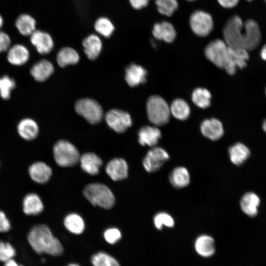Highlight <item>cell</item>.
Masks as SVG:
<instances>
[{
	"label": "cell",
	"instance_id": "cell-5",
	"mask_svg": "<svg viewBox=\"0 0 266 266\" xmlns=\"http://www.w3.org/2000/svg\"><path fill=\"white\" fill-rule=\"evenodd\" d=\"M53 156L56 163L62 167L72 166L80 160V154L76 147L65 140L58 141L53 148Z\"/></svg>",
	"mask_w": 266,
	"mask_h": 266
},
{
	"label": "cell",
	"instance_id": "cell-45",
	"mask_svg": "<svg viewBox=\"0 0 266 266\" xmlns=\"http://www.w3.org/2000/svg\"><path fill=\"white\" fill-rule=\"evenodd\" d=\"M260 56L264 61H266V44H265L261 48Z\"/></svg>",
	"mask_w": 266,
	"mask_h": 266
},
{
	"label": "cell",
	"instance_id": "cell-42",
	"mask_svg": "<svg viewBox=\"0 0 266 266\" xmlns=\"http://www.w3.org/2000/svg\"><path fill=\"white\" fill-rule=\"evenodd\" d=\"M11 228V225L5 213L0 211V232H8Z\"/></svg>",
	"mask_w": 266,
	"mask_h": 266
},
{
	"label": "cell",
	"instance_id": "cell-1",
	"mask_svg": "<svg viewBox=\"0 0 266 266\" xmlns=\"http://www.w3.org/2000/svg\"><path fill=\"white\" fill-rule=\"evenodd\" d=\"M224 41L230 47L248 51L256 48L261 40L259 25L249 19L245 23L238 15H233L226 23L223 30Z\"/></svg>",
	"mask_w": 266,
	"mask_h": 266
},
{
	"label": "cell",
	"instance_id": "cell-40",
	"mask_svg": "<svg viewBox=\"0 0 266 266\" xmlns=\"http://www.w3.org/2000/svg\"><path fill=\"white\" fill-rule=\"evenodd\" d=\"M16 252L13 247L8 242L0 241V261L6 262L15 256Z\"/></svg>",
	"mask_w": 266,
	"mask_h": 266
},
{
	"label": "cell",
	"instance_id": "cell-39",
	"mask_svg": "<svg viewBox=\"0 0 266 266\" xmlns=\"http://www.w3.org/2000/svg\"><path fill=\"white\" fill-rule=\"evenodd\" d=\"M103 237L105 241L110 245L118 243L122 237L121 231L116 227H109L103 233Z\"/></svg>",
	"mask_w": 266,
	"mask_h": 266
},
{
	"label": "cell",
	"instance_id": "cell-3",
	"mask_svg": "<svg viewBox=\"0 0 266 266\" xmlns=\"http://www.w3.org/2000/svg\"><path fill=\"white\" fill-rule=\"evenodd\" d=\"M85 197L94 206L104 209L112 208L115 203V197L110 189L100 183H92L83 190Z\"/></svg>",
	"mask_w": 266,
	"mask_h": 266
},
{
	"label": "cell",
	"instance_id": "cell-35",
	"mask_svg": "<svg viewBox=\"0 0 266 266\" xmlns=\"http://www.w3.org/2000/svg\"><path fill=\"white\" fill-rule=\"evenodd\" d=\"M155 3L158 12L166 16L173 15L179 6L177 0H156Z\"/></svg>",
	"mask_w": 266,
	"mask_h": 266
},
{
	"label": "cell",
	"instance_id": "cell-43",
	"mask_svg": "<svg viewBox=\"0 0 266 266\" xmlns=\"http://www.w3.org/2000/svg\"><path fill=\"white\" fill-rule=\"evenodd\" d=\"M131 6L135 9L139 10L146 7L149 0H129Z\"/></svg>",
	"mask_w": 266,
	"mask_h": 266
},
{
	"label": "cell",
	"instance_id": "cell-28",
	"mask_svg": "<svg viewBox=\"0 0 266 266\" xmlns=\"http://www.w3.org/2000/svg\"><path fill=\"white\" fill-rule=\"evenodd\" d=\"M229 153L231 162L236 166L243 164L250 154L248 147L241 143H237L230 147Z\"/></svg>",
	"mask_w": 266,
	"mask_h": 266
},
{
	"label": "cell",
	"instance_id": "cell-44",
	"mask_svg": "<svg viewBox=\"0 0 266 266\" xmlns=\"http://www.w3.org/2000/svg\"><path fill=\"white\" fill-rule=\"evenodd\" d=\"M239 0H217L219 5L225 8L230 9L236 6Z\"/></svg>",
	"mask_w": 266,
	"mask_h": 266
},
{
	"label": "cell",
	"instance_id": "cell-36",
	"mask_svg": "<svg viewBox=\"0 0 266 266\" xmlns=\"http://www.w3.org/2000/svg\"><path fill=\"white\" fill-rule=\"evenodd\" d=\"M94 27L99 33L105 37H110L114 31L113 24L106 17L99 18L96 21Z\"/></svg>",
	"mask_w": 266,
	"mask_h": 266
},
{
	"label": "cell",
	"instance_id": "cell-11",
	"mask_svg": "<svg viewBox=\"0 0 266 266\" xmlns=\"http://www.w3.org/2000/svg\"><path fill=\"white\" fill-rule=\"evenodd\" d=\"M167 152L161 147H154L146 154L143 160V166L149 172L158 170L168 160Z\"/></svg>",
	"mask_w": 266,
	"mask_h": 266
},
{
	"label": "cell",
	"instance_id": "cell-48",
	"mask_svg": "<svg viewBox=\"0 0 266 266\" xmlns=\"http://www.w3.org/2000/svg\"><path fill=\"white\" fill-rule=\"evenodd\" d=\"M66 266H81L77 263H71L68 264Z\"/></svg>",
	"mask_w": 266,
	"mask_h": 266
},
{
	"label": "cell",
	"instance_id": "cell-31",
	"mask_svg": "<svg viewBox=\"0 0 266 266\" xmlns=\"http://www.w3.org/2000/svg\"><path fill=\"white\" fill-rule=\"evenodd\" d=\"M79 60L78 53L70 47H64L60 50L57 56V61L61 67L77 63Z\"/></svg>",
	"mask_w": 266,
	"mask_h": 266
},
{
	"label": "cell",
	"instance_id": "cell-34",
	"mask_svg": "<svg viewBox=\"0 0 266 266\" xmlns=\"http://www.w3.org/2000/svg\"><path fill=\"white\" fill-rule=\"evenodd\" d=\"M211 98L210 93L205 88H196L192 95L193 102L201 108H206L210 106Z\"/></svg>",
	"mask_w": 266,
	"mask_h": 266
},
{
	"label": "cell",
	"instance_id": "cell-50",
	"mask_svg": "<svg viewBox=\"0 0 266 266\" xmlns=\"http://www.w3.org/2000/svg\"><path fill=\"white\" fill-rule=\"evenodd\" d=\"M186 0L189 1H193L196 0Z\"/></svg>",
	"mask_w": 266,
	"mask_h": 266
},
{
	"label": "cell",
	"instance_id": "cell-16",
	"mask_svg": "<svg viewBox=\"0 0 266 266\" xmlns=\"http://www.w3.org/2000/svg\"><path fill=\"white\" fill-rule=\"evenodd\" d=\"M28 172L31 178L39 184L46 183L52 175V169L46 164L42 162H36L29 167Z\"/></svg>",
	"mask_w": 266,
	"mask_h": 266
},
{
	"label": "cell",
	"instance_id": "cell-25",
	"mask_svg": "<svg viewBox=\"0 0 266 266\" xmlns=\"http://www.w3.org/2000/svg\"><path fill=\"white\" fill-rule=\"evenodd\" d=\"M82 44L84 52L89 59L94 60L98 58L102 49V42L98 35H88L83 40Z\"/></svg>",
	"mask_w": 266,
	"mask_h": 266
},
{
	"label": "cell",
	"instance_id": "cell-29",
	"mask_svg": "<svg viewBox=\"0 0 266 266\" xmlns=\"http://www.w3.org/2000/svg\"><path fill=\"white\" fill-rule=\"evenodd\" d=\"M169 181L175 188H181L186 187L190 181L188 170L182 166L175 168L170 174Z\"/></svg>",
	"mask_w": 266,
	"mask_h": 266
},
{
	"label": "cell",
	"instance_id": "cell-19",
	"mask_svg": "<svg viewBox=\"0 0 266 266\" xmlns=\"http://www.w3.org/2000/svg\"><path fill=\"white\" fill-rule=\"evenodd\" d=\"M194 247L197 253L203 257H211L215 252L214 240L207 234L199 236L195 240Z\"/></svg>",
	"mask_w": 266,
	"mask_h": 266
},
{
	"label": "cell",
	"instance_id": "cell-12",
	"mask_svg": "<svg viewBox=\"0 0 266 266\" xmlns=\"http://www.w3.org/2000/svg\"><path fill=\"white\" fill-rule=\"evenodd\" d=\"M30 41L41 54L49 53L53 49L54 42L51 35L46 32L35 30L30 35Z\"/></svg>",
	"mask_w": 266,
	"mask_h": 266
},
{
	"label": "cell",
	"instance_id": "cell-30",
	"mask_svg": "<svg viewBox=\"0 0 266 266\" xmlns=\"http://www.w3.org/2000/svg\"><path fill=\"white\" fill-rule=\"evenodd\" d=\"M15 25L21 34L31 35L35 31L36 21L30 15L23 14L18 17Z\"/></svg>",
	"mask_w": 266,
	"mask_h": 266
},
{
	"label": "cell",
	"instance_id": "cell-33",
	"mask_svg": "<svg viewBox=\"0 0 266 266\" xmlns=\"http://www.w3.org/2000/svg\"><path fill=\"white\" fill-rule=\"evenodd\" d=\"M170 114L180 120L187 119L190 113V108L186 101L182 99L174 100L169 107Z\"/></svg>",
	"mask_w": 266,
	"mask_h": 266
},
{
	"label": "cell",
	"instance_id": "cell-14",
	"mask_svg": "<svg viewBox=\"0 0 266 266\" xmlns=\"http://www.w3.org/2000/svg\"><path fill=\"white\" fill-rule=\"evenodd\" d=\"M200 131L205 137L211 140L219 139L224 133L222 124L215 118L204 120L200 125Z\"/></svg>",
	"mask_w": 266,
	"mask_h": 266
},
{
	"label": "cell",
	"instance_id": "cell-10",
	"mask_svg": "<svg viewBox=\"0 0 266 266\" xmlns=\"http://www.w3.org/2000/svg\"><path fill=\"white\" fill-rule=\"evenodd\" d=\"M105 120L109 127L117 133L125 132L132 125L130 115L121 110L114 109L108 111Z\"/></svg>",
	"mask_w": 266,
	"mask_h": 266
},
{
	"label": "cell",
	"instance_id": "cell-23",
	"mask_svg": "<svg viewBox=\"0 0 266 266\" xmlns=\"http://www.w3.org/2000/svg\"><path fill=\"white\" fill-rule=\"evenodd\" d=\"M79 162L81 168L90 175L99 173L102 165L101 159L93 153H86L80 156Z\"/></svg>",
	"mask_w": 266,
	"mask_h": 266
},
{
	"label": "cell",
	"instance_id": "cell-49",
	"mask_svg": "<svg viewBox=\"0 0 266 266\" xmlns=\"http://www.w3.org/2000/svg\"><path fill=\"white\" fill-rule=\"evenodd\" d=\"M3 21L2 17L0 15V28L2 26Z\"/></svg>",
	"mask_w": 266,
	"mask_h": 266
},
{
	"label": "cell",
	"instance_id": "cell-4",
	"mask_svg": "<svg viewBox=\"0 0 266 266\" xmlns=\"http://www.w3.org/2000/svg\"><path fill=\"white\" fill-rule=\"evenodd\" d=\"M146 110L148 119L153 124L162 126L168 122L171 114L169 106L161 97L154 95L149 97Z\"/></svg>",
	"mask_w": 266,
	"mask_h": 266
},
{
	"label": "cell",
	"instance_id": "cell-9",
	"mask_svg": "<svg viewBox=\"0 0 266 266\" xmlns=\"http://www.w3.org/2000/svg\"><path fill=\"white\" fill-rule=\"evenodd\" d=\"M249 59L248 51L241 48H235L228 46V53L224 69L230 75H234L237 68L243 69L247 65Z\"/></svg>",
	"mask_w": 266,
	"mask_h": 266
},
{
	"label": "cell",
	"instance_id": "cell-37",
	"mask_svg": "<svg viewBox=\"0 0 266 266\" xmlns=\"http://www.w3.org/2000/svg\"><path fill=\"white\" fill-rule=\"evenodd\" d=\"M16 86L15 81L8 75L0 77V96L4 100L9 99L11 93Z\"/></svg>",
	"mask_w": 266,
	"mask_h": 266
},
{
	"label": "cell",
	"instance_id": "cell-17",
	"mask_svg": "<svg viewBox=\"0 0 266 266\" xmlns=\"http://www.w3.org/2000/svg\"><path fill=\"white\" fill-rule=\"evenodd\" d=\"M7 60L12 65L22 66L28 62L30 52L24 45L17 44L10 47L7 50Z\"/></svg>",
	"mask_w": 266,
	"mask_h": 266
},
{
	"label": "cell",
	"instance_id": "cell-20",
	"mask_svg": "<svg viewBox=\"0 0 266 266\" xmlns=\"http://www.w3.org/2000/svg\"><path fill=\"white\" fill-rule=\"evenodd\" d=\"M138 142L142 146H154L161 138V131L157 127L144 126L138 132Z\"/></svg>",
	"mask_w": 266,
	"mask_h": 266
},
{
	"label": "cell",
	"instance_id": "cell-26",
	"mask_svg": "<svg viewBox=\"0 0 266 266\" xmlns=\"http://www.w3.org/2000/svg\"><path fill=\"white\" fill-rule=\"evenodd\" d=\"M64 225L68 232L74 235L82 234L85 229L83 218L75 213H69L65 217Z\"/></svg>",
	"mask_w": 266,
	"mask_h": 266
},
{
	"label": "cell",
	"instance_id": "cell-24",
	"mask_svg": "<svg viewBox=\"0 0 266 266\" xmlns=\"http://www.w3.org/2000/svg\"><path fill=\"white\" fill-rule=\"evenodd\" d=\"M44 209L43 202L39 196L35 193L28 194L23 200V210L28 215H36Z\"/></svg>",
	"mask_w": 266,
	"mask_h": 266
},
{
	"label": "cell",
	"instance_id": "cell-51",
	"mask_svg": "<svg viewBox=\"0 0 266 266\" xmlns=\"http://www.w3.org/2000/svg\"><path fill=\"white\" fill-rule=\"evenodd\" d=\"M247 1H251L252 0H247Z\"/></svg>",
	"mask_w": 266,
	"mask_h": 266
},
{
	"label": "cell",
	"instance_id": "cell-32",
	"mask_svg": "<svg viewBox=\"0 0 266 266\" xmlns=\"http://www.w3.org/2000/svg\"><path fill=\"white\" fill-rule=\"evenodd\" d=\"M93 266H121L119 261L112 255L105 251H98L91 257Z\"/></svg>",
	"mask_w": 266,
	"mask_h": 266
},
{
	"label": "cell",
	"instance_id": "cell-2",
	"mask_svg": "<svg viewBox=\"0 0 266 266\" xmlns=\"http://www.w3.org/2000/svg\"><path fill=\"white\" fill-rule=\"evenodd\" d=\"M28 240L31 247L37 254L58 257L64 253V246L61 241L44 224L34 226L28 233Z\"/></svg>",
	"mask_w": 266,
	"mask_h": 266
},
{
	"label": "cell",
	"instance_id": "cell-53",
	"mask_svg": "<svg viewBox=\"0 0 266 266\" xmlns=\"http://www.w3.org/2000/svg\"><path fill=\"white\" fill-rule=\"evenodd\" d=\"M265 2H266V0H265Z\"/></svg>",
	"mask_w": 266,
	"mask_h": 266
},
{
	"label": "cell",
	"instance_id": "cell-21",
	"mask_svg": "<svg viewBox=\"0 0 266 266\" xmlns=\"http://www.w3.org/2000/svg\"><path fill=\"white\" fill-rule=\"evenodd\" d=\"M17 130L19 135L26 140L34 139L39 132L37 124L34 120L30 118L21 120L18 124Z\"/></svg>",
	"mask_w": 266,
	"mask_h": 266
},
{
	"label": "cell",
	"instance_id": "cell-52",
	"mask_svg": "<svg viewBox=\"0 0 266 266\" xmlns=\"http://www.w3.org/2000/svg\"><path fill=\"white\" fill-rule=\"evenodd\" d=\"M265 92H266V91Z\"/></svg>",
	"mask_w": 266,
	"mask_h": 266
},
{
	"label": "cell",
	"instance_id": "cell-22",
	"mask_svg": "<svg viewBox=\"0 0 266 266\" xmlns=\"http://www.w3.org/2000/svg\"><path fill=\"white\" fill-rule=\"evenodd\" d=\"M54 66L47 60H42L35 64L30 69V74L38 82H43L47 79L53 73Z\"/></svg>",
	"mask_w": 266,
	"mask_h": 266
},
{
	"label": "cell",
	"instance_id": "cell-6",
	"mask_svg": "<svg viewBox=\"0 0 266 266\" xmlns=\"http://www.w3.org/2000/svg\"><path fill=\"white\" fill-rule=\"evenodd\" d=\"M189 24L195 34L204 37L209 34L213 30L214 22L210 13L203 10L198 9L191 14Z\"/></svg>",
	"mask_w": 266,
	"mask_h": 266
},
{
	"label": "cell",
	"instance_id": "cell-13",
	"mask_svg": "<svg viewBox=\"0 0 266 266\" xmlns=\"http://www.w3.org/2000/svg\"><path fill=\"white\" fill-rule=\"evenodd\" d=\"M108 175L114 181L124 179L128 176V166L122 158H115L110 161L105 167Z\"/></svg>",
	"mask_w": 266,
	"mask_h": 266
},
{
	"label": "cell",
	"instance_id": "cell-15",
	"mask_svg": "<svg viewBox=\"0 0 266 266\" xmlns=\"http://www.w3.org/2000/svg\"><path fill=\"white\" fill-rule=\"evenodd\" d=\"M152 34L158 40L166 43H171L176 38V32L171 23L167 21H163L157 23L154 25Z\"/></svg>",
	"mask_w": 266,
	"mask_h": 266
},
{
	"label": "cell",
	"instance_id": "cell-47",
	"mask_svg": "<svg viewBox=\"0 0 266 266\" xmlns=\"http://www.w3.org/2000/svg\"><path fill=\"white\" fill-rule=\"evenodd\" d=\"M262 128L263 130L266 133V118L263 120L262 124Z\"/></svg>",
	"mask_w": 266,
	"mask_h": 266
},
{
	"label": "cell",
	"instance_id": "cell-38",
	"mask_svg": "<svg viewBox=\"0 0 266 266\" xmlns=\"http://www.w3.org/2000/svg\"><path fill=\"white\" fill-rule=\"evenodd\" d=\"M153 221L155 227L159 230L162 229L164 226L171 228L174 225L173 218L165 212L157 213L154 217Z\"/></svg>",
	"mask_w": 266,
	"mask_h": 266
},
{
	"label": "cell",
	"instance_id": "cell-18",
	"mask_svg": "<svg viewBox=\"0 0 266 266\" xmlns=\"http://www.w3.org/2000/svg\"><path fill=\"white\" fill-rule=\"evenodd\" d=\"M147 73L141 66L132 64L126 69L125 79L130 86L135 87L146 81Z\"/></svg>",
	"mask_w": 266,
	"mask_h": 266
},
{
	"label": "cell",
	"instance_id": "cell-46",
	"mask_svg": "<svg viewBox=\"0 0 266 266\" xmlns=\"http://www.w3.org/2000/svg\"><path fill=\"white\" fill-rule=\"evenodd\" d=\"M4 266H23L18 265L16 263V262H15L14 260L11 259L5 262Z\"/></svg>",
	"mask_w": 266,
	"mask_h": 266
},
{
	"label": "cell",
	"instance_id": "cell-8",
	"mask_svg": "<svg viewBox=\"0 0 266 266\" xmlns=\"http://www.w3.org/2000/svg\"><path fill=\"white\" fill-rule=\"evenodd\" d=\"M228 45L224 40L217 39L211 41L205 47L206 58L220 68L225 67L227 59Z\"/></svg>",
	"mask_w": 266,
	"mask_h": 266
},
{
	"label": "cell",
	"instance_id": "cell-27",
	"mask_svg": "<svg viewBox=\"0 0 266 266\" xmlns=\"http://www.w3.org/2000/svg\"><path fill=\"white\" fill-rule=\"evenodd\" d=\"M260 203V198L256 194L248 192L243 196L240 204L241 210L244 213L249 216L254 217L257 214Z\"/></svg>",
	"mask_w": 266,
	"mask_h": 266
},
{
	"label": "cell",
	"instance_id": "cell-41",
	"mask_svg": "<svg viewBox=\"0 0 266 266\" xmlns=\"http://www.w3.org/2000/svg\"><path fill=\"white\" fill-rule=\"evenodd\" d=\"M11 40L8 35L0 31V53L7 51L10 48Z\"/></svg>",
	"mask_w": 266,
	"mask_h": 266
},
{
	"label": "cell",
	"instance_id": "cell-7",
	"mask_svg": "<svg viewBox=\"0 0 266 266\" xmlns=\"http://www.w3.org/2000/svg\"><path fill=\"white\" fill-rule=\"evenodd\" d=\"M75 108L76 112L90 124H97L102 119V107L94 100L87 98L79 100L76 102Z\"/></svg>",
	"mask_w": 266,
	"mask_h": 266
}]
</instances>
